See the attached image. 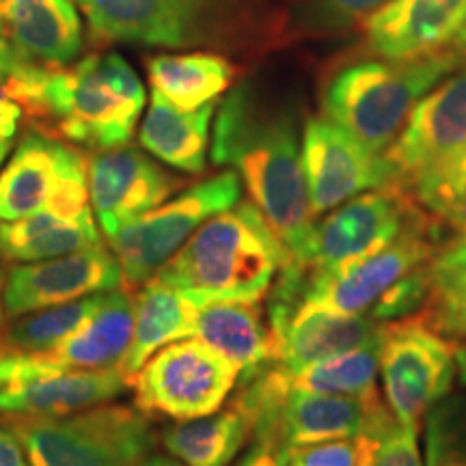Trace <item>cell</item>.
Here are the masks:
<instances>
[{"mask_svg":"<svg viewBox=\"0 0 466 466\" xmlns=\"http://www.w3.org/2000/svg\"><path fill=\"white\" fill-rule=\"evenodd\" d=\"M434 261L439 264H462L466 266V229L456 231V236L447 238L442 242L439 253H436Z\"/></svg>","mask_w":466,"mask_h":466,"instance_id":"obj_40","label":"cell"},{"mask_svg":"<svg viewBox=\"0 0 466 466\" xmlns=\"http://www.w3.org/2000/svg\"><path fill=\"white\" fill-rule=\"evenodd\" d=\"M242 184L233 168L188 186L162 206L115 233L110 250L124 272V285L137 289L151 281L192 233L217 214L240 201Z\"/></svg>","mask_w":466,"mask_h":466,"instance_id":"obj_7","label":"cell"},{"mask_svg":"<svg viewBox=\"0 0 466 466\" xmlns=\"http://www.w3.org/2000/svg\"><path fill=\"white\" fill-rule=\"evenodd\" d=\"M442 229L445 227L430 217L365 258L333 270L307 275L296 307L367 316L384 291L436 258L445 242Z\"/></svg>","mask_w":466,"mask_h":466,"instance_id":"obj_12","label":"cell"},{"mask_svg":"<svg viewBox=\"0 0 466 466\" xmlns=\"http://www.w3.org/2000/svg\"><path fill=\"white\" fill-rule=\"evenodd\" d=\"M0 39L20 61L66 67L83 52V14L74 0H0Z\"/></svg>","mask_w":466,"mask_h":466,"instance_id":"obj_18","label":"cell"},{"mask_svg":"<svg viewBox=\"0 0 466 466\" xmlns=\"http://www.w3.org/2000/svg\"><path fill=\"white\" fill-rule=\"evenodd\" d=\"M384 326L365 313L296 307L275 335V363L294 378L319 360L382 339Z\"/></svg>","mask_w":466,"mask_h":466,"instance_id":"obj_21","label":"cell"},{"mask_svg":"<svg viewBox=\"0 0 466 466\" xmlns=\"http://www.w3.org/2000/svg\"><path fill=\"white\" fill-rule=\"evenodd\" d=\"M456 378L466 389V343H458L456 346Z\"/></svg>","mask_w":466,"mask_h":466,"instance_id":"obj_45","label":"cell"},{"mask_svg":"<svg viewBox=\"0 0 466 466\" xmlns=\"http://www.w3.org/2000/svg\"><path fill=\"white\" fill-rule=\"evenodd\" d=\"M425 218L430 214L410 190L400 184L380 186L313 220L305 247L294 261L307 275L333 270L387 247Z\"/></svg>","mask_w":466,"mask_h":466,"instance_id":"obj_8","label":"cell"},{"mask_svg":"<svg viewBox=\"0 0 466 466\" xmlns=\"http://www.w3.org/2000/svg\"><path fill=\"white\" fill-rule=\"evenodd\" d=\"M432 261L425 264L410 275H406L393 288H389L380 296V300L370 309L367 316H371L378 322H395V319H404L423 311L425 302L430 299V288H432V270H430Z\"/></svg>","mask_w":466,"mask_h":466,"instance_id":"obj_35","label":"cell"},{"mask_svg":"<svg viewBox=\"0 0 466 466\" xmlns=\"http://www.w3.org/2000/svg\"><path fill=\"white\" fill-rule=\"evenodd\" d=\"M3 423L20 439L31 466H141L156 442L149 417L132 406Z\"/></svg>","mask_w":466,"mask_h":466,"instance_id":"obj_6","label":"cell"},{"mask_svg":"<svg viewBox=\"0 0 466 466\" xmlns=\"http://www.w3.org/2000/svg\"><path fill=\"white\" fill-rule=\"evenodd\" d=\"M217 104L184 110L151 91L147 113L138 130L141 147L175 171L201 175L208 167V149L212 141L209 132L214 126Z\"/></svg>","mask_w":466,"mask_h":466,"instance_id":"obj_23","label":"cell"},{"mask_svg":"<svg viewBox=\"0 0 466 466\" xmlns=\"http://www.w3.org/2000/svg\"><path fill=\"white\" fill-rule=\"evenodd\" d=\"M451 52L453 58L458 61V69H464L466 67V25L462 31H460V35L456 37V42L451 44V48L447 50Z\"/></svg>","mask_w":466,"mask_h":466,"instance_id":"obj_42","label":"cell"},{"mask_svg":"<svg viewBox=\"0 0 466 466\" xmlns=\"http://www.w3.org/2000/svg\"><path fill=\"white\" fill-rule=\"evenodd\" d=\"M151 91L177 108L195 110L217 102L240 76V66L218 52L188 50L145 58Z\"/></svg>","mask_w":466,"mask_h":466,"instance_id":"obj_24","label":"cell"},{"mask_svg":"<svg viewBox=\"0 0 466 466\" xmlns=\"http://www.w3.org/2000/svg\"><path fill=\"white\" fill-rule=\"evenodd\" d=\"M376 450V439L374 436H360V460L359 466H371Z\"/></svg>","mask_w":466,"mask_h":466,"instance_id":"obj_43","label":"cell"},{"mask_svg":"<svg viewBox=\"0 0 466 466\" xmlns=\"http://www.w3.org/2000/svg\"><path fill=\"white\" fill-rule=\"evenodd\" d=\"M456 346L458 341L434 330L419 313L384 326L382 393L401 425L419 430L428 412L450 395L456 378Z\"/></svg>","mask_w":466,"mask_h":466,"instance_id":"obj_9","label":"cell"},{"mask_svg":"<svg viewBox=\"0 0 466 466\" xmlns=\"http://www.w3.org/2000/svg\"><path fill=\"white\" fill-rule=\"evenodd\" d=\"M300 158L313 218L367 190L395 184L384 154L365 147L324 115H309L302 124Z\"/></svg>","mask_w":466,"mask_h":466,"instance_id":"obj_13","label":"cell"},{"mask_svg":"<svg viewBox=\"0 0 466 466\" xmlns=\"http://www.w3.org/2000/svg\"><path fill=\"white\" fill-rule=\"evenodd\" d=\"M96 44L259 58L288 42L283 0H74Z\"/></svg>","mask_w":466,"mask_h":466,"instance_id":"obj_2","label":"cell"},{"mask_svg":"<svg viewBox=\"0 0 466 466\" xmlns=\"http://www.w3.org/2000/svg\"><path fill=\"white\" fill-rule=\"evenodd\" d=\"M0 466H31L20 439L7 425L0 428Z\"/></svg>","mask_w":466,"mask_h":466,"instance_id":"obj_39","label":"cell"},{"mask_svg":"<svg viewBox=\"0 0 466 466\" xmlns=\"http://www.w3.org/2000/svg\"><path fill=\"white\" fill-rule=\"evenodd\" d=\"M197 305L182 291L151 279L134 296V333L121 370L134 382V376L147 360L168 343L188 339L195 333Z\"/></svg>","mask_w":466,"mask_h":466,"instance_id":"obj_25","label":"cell"},{"mask_svg":"<svg viewBox=\"0 0 466 466\" xmlns=\"http://www.w3.org/2000/svg\"><path fill=\"white\" fill-rule=\"evenodd\" d=\"M466 145V67L428 91L410 119L384 151L395 184L410 188L417 177Z\"/></svg>","mask_w":466,"mask_h":466,"instance_id":"obj_16","label":"cell"},{"mask_svg":"<svg viewBox=\"0 0 466 466\" xmlns=\"http://www.w3.org/2000/svg\"><path fill=\"white\" fill-rule=\"evenodd\" d=\"M240 371L199 339L160 348L134 376L137 408L147 417L182 421L212 415L229 400Z\"/></svg>","mask_w":466,"mask_h":466,"instance_id":"obj_11","label":"cell"},{"mask_svg":"<svg viewBox=\"0 0 466 466\" xmlns=\"http://www.w3.org/2000/svg\"><path fill=\"white\" fill-rule=\"evenodd\" d=\"M17 63H20V58H17L14 52H11L9 46L5 44L3 39H0V74L11 72V69H14Z\"/></svg>","mask_w":466,"mask_h":466,"instance_id":"obj_44","label":"cell"},{"mask_svg":"<svg viewBox=\"0 0 466 466\" xmlns=\"http://www.w3.org/2000/svg\"><path fill=\"white\" fill-rule=\"evenodd\" d=\"M359 460L360 439L329 441L294 450L288 466H359Z\"/></svg>","mask_w":466,"mask_h":466,"instance_id":"obj_37","label":"cell"},{"mask_svg":"<svg viewBox=\"0 0 466 466\" xmlns=\"http://www.w3.org/2000/svg\"><path fill=\"white\" fill-rule=\"evenodd\" d=\"M104 294H93L86 299L67 302L26 316L11 318L7 326L0 330V352L7 354H37L55 348L56 343L67 339L69 335L91 319L97 307L102 305Z\"/></svg>","mask_w":466,"mask_h":466,"instance_id":"obj_28","label":"cell"},{"mask_svg":"<svg viewBox=\"0 0 466 466\" xmlns=\"http://www.w3.org/2000/svg\"><path fill=\"white\" fill-rule=\"evenodd\" d=\"M102 244L93 209L78 217L37 212L33 217L0 223V258L31 264Z\"/></svg>","mask_w":466,"mask_h":466,"instance_id":"obj_26","label":"cell"},{"mask_svg":"<svg viewBox=\"0 0 466 466\" xmlns=\"http://www.w3.org/2000/svg\"><path fill=\"white\" fill-rule=\"evenodd\" d=\"M141 466H186V464L179 462V460L173 458V456H162V453H149V456L143 460Z\"/></svg>","mask_w":466,"mask_h":466,"instance_id":"obj_46","label":"cell"},{"mask_svg":"<svg viewBox=\"0 0 466 466\" xmlns=\"http://www.w3.org/2000/svg\"><path fill=\"white\" fill-rule=\"evenodd\" d=\"M380 341L367 343L333 359L319 360L291 378V387L309 393L348 395V398L378 400L380 371Z\"/></svg>","mask_w":466,"mask_h":466,"instance_id":"obj_29","label":"cell"},{"mask_svg":"<svg viewBox=\"0 0 466 466\" xmlns=\"http://www.w3.org/2000/svg\"><path fill=\"white\" fill-rule=\"evenodd\" d=\"M253 436V421L236 401L212 415L182 419L162 430V447L186 466H229Z\"/></svg>","mask_w":466,"mask_h":466,"instance_id":"obj_27","label":"cell"},{"mask_svg":"<svg viewBox=\"0 0 466 466\" xmlns=\"http://www.w3.org/2000/svg\"><path fill=\"white\" fill-rule=\"evenodd\" d=\"M391 0H289L288 42H326L359 31Z\"/></svg>","mask_w":466,"mask_h":466,"instance_id":"obj_30","label":"cell"},{"mask_svg":"<svg viewBox=\"0 0 466 466\" xmlns=\"http://www.w3.org/2000/svg\"><path fill=\"white\" fill-rule=\"evenodd\" d=\"M83 151L42 130H28L0 171V223L56 212H89V177Z\"/></svg>","mask_w":466,"mask_h":466,"instance_id":"obj_10","label":"cell"},{"mask_svg":"<svg viewBox=\"0 0 466 466\" xmlns=\"http://www.w3.org/2000/svg\"><path fill=\"white\" fill-rule=\"evenodd\" d=\"M393 419L384 398L360 400L291 387L281 410V436L289 451L329 441L378 439Z\"/></svg>","mask_w":466,"mask_h":466,"instance_id":"obj_20","label":"cell"},{"mask_svg":"<svg viewBox=\"0 0 466 466\" xmlns=\"http://www.w3.org/2000/svg\"><path fill=\"white\" fill-rule=\"evenodd\" d=\"M291 253L253 201H238L192 233L156 275L197 305L266 299Z\"/></svg>","mask_w":466,"mask_h":466,"instance_id":"obj_3","label":"cell"},{"mask_svg":"<svg viewBox=\"0 0 466 466\" xmlns=\"http://www.w3.org/2000/svg\"><path fill=\"white\" fill-rule=\"evenodd\" d=\"M371 466H425L419 450V430L393 419L376 439Z\"/></svg>","mask_w":466,"mask_h":466,"instance_id":"obj_36","label":"cell"},{"mask_svg":"<svg viewBox=\"0 0 466 466\" xmlns=\"http://www.w3.org/2000/svg\"><path fill=\"white\" fill-rule=\"evenodd\" d=\"M291 451L283 442L281 428L255 430L244 456L233 466H288Z\"/></svg>","mask_w":466,"mask_h":466,"instance_id":"obj_38","label":"cell"},{"mask_svg":"<svg viewBox=\"0 0 466 466\" xmlns=\"http://www.w3.org/2000/svg\"><path fill=\"white\" fill-rule=\"evenodd\" d=\"M14 127H7L0 124V171H3L5 162H7L11 149H14V138H15Z\"/></svg>","mask_w":466,"mask_h":466,"instance_id":"obj_41","label":"cell"},{"mask_svg":"<svg viewBox=\"0 0 466 466\" xmlns=\"http://www.w3.org/2000/svg\"><path fill=\"white\" fill-rule=\"evenodd\" d=\"M425 466H466V398L453 395L425 417Z\"/></svg>","mask_w":466,"mask_h":466,"instance_id":"obj_33","label":"cell"},{"mask_svg":"<svg viewBox=\"0 0 466 466\" xmlns=\"http://www.w3.org/2000/svg\"><path fill=\"white\" fill-rule=\"evenodd\" d=\"M302 126L294 104L275 102L253 80L227 91L212 132V160L231 167L250 201L291 253L300 255L313 212L300 158Z\"/></svg>","mask_w":466,"mask_h":466,"instance_id":"obj_1","label":"cell"},{"mask_svg":"<svg viewBox=\"0 0 466 466\" xmlns=\"http://www.w3.org/2000/svg\"><path fill=\"white\" fill-rule=\"evenodd\" d=\"M121 285L124 272L119 261L102 244L61 258L17 264L5 279V316L20 318Z\"/></svg>","mask_w":466,"mask_h":466,"instance_id":"obj_15","label":"cell"},{"mask_svg":"<svg viewBox=\"0 0 466 466\" xmlns=\"http://www.w3.org/2000/svg\"><path fill=\"white\" fill-rule=\"evenodd\" d=\"M432 288L423 311L425 322L453 341L466 339V266L432 259Z\"/></svg>","mask_w":466,"mask_h":466,"instance_id":"obj_32","label":"cell"},{"mask_svg":"<svg viewBox=\"0 0 466 466\" xmlns=\"http://www.w3.org/2000/svg\"><path fill=\"white\" fill-rule=\"evenodd\" d=\"M5 279H7V272L0 268V330H3L5 326Z\"/></svg>","mask_w":466,"mask_h":466,"instance_id":"obj_47","label":"cell"},{"mask_svg":"<svg viewBox=\"0 0 466 466\" xmlns=\"http://www.w3.org/2000/svg\"><path fill=\"white\" fill-rule=\"evenodd\" d=\"M145 104L147 93L127 58L96 52L50 69L37 124L83 147L116 149L132 141Z\"/></svg>","mask_w":466,"mask_h":466,"instance_id":"obj_5","label":"cell"},{"mask_svg":"<svg viewBox=\"0 0 466 466\" xmlns=\"http://www.w3.org/2000/svg\"><path fill=\"white\" fill-rule=\"evenodd\" d=\"M466 25V0H391L365 25L359 52L380 58H423L447 52Z\"/></svg>","mask_w":466,"mask_h":466,"instance_id":"obj_17","label":"cell"},{"mask_svg":"<svg viewBox=\"0 0 466 466\" xmlns=\"http://www.w3.org/2000/svg\"><path fill=\"white\" fill-rule=\"evenodd\" d=\"M458 69L451 52L423 58L350 55L330 67L319 86V115L384 154L428 91Z\"/></svg>","mask_w":466,"mask_h":466,"instance_id":"obj_4","label":"cell"},{"mask_svg":"<svg viewBox=\"0 0 466 466\" xmlns=\"http://www.w3.org/2000/svg\"><path fill=\"white\" fill-rule=\"evenodd\" d=\"M192 337L250 378L275 360V337L259 302L212 300L197 309Z\"/></svg>","mask_w":466,"mask_h":466,"instance_id":"obj_22","label":"cell"},{"mask_svg":"<svg viewBox=\"0 0 466 466\" xmlns=\"http://www.w3.org/2000/svg\"><path fill=\"white\" fill-rule=\"evenodd\" d=\"M89 201L104 236L113 238L132 220L158 208L184 186L138 147H116L93 154L86 162Z\"/></svg>","mask_w":466,"mask_h":466,"instance_id":"obj_14","label":"cell"},{"mask_svg":"<svg viewBox=\"0 0 466 466\" xmlns=\"http://www.w3.org/2000/svg\"><path fill=\"white\" fill-rule=\"evenodd\" d=\"M419 206L442 227L466 229V145L425 171L410 188Z\"/></svg>","mask_w":466,"mask_h":466,"instance_id":"obj_31","label":"cell"},{"mask_svg":"<svg viewBox=\"0 0 466 466\" xmlns=\"http://www.w3.org/2000/svg\"><path fill=\"white\" fill-rule=\"evenodd\" d=\"M121 367L52 371L0 387V421L50 419L108 404L130 387Z\"/></svg>","mask_w":466,"mask_h":466,"instance_id":"obj_19","label":"cell"},{"mask_svg":"<svg viewBox=\"0 0 466 466\" xmlns=\"http://www.w3.org/2000/svg\"><path fill=\"white\" fill-rule=\"evenodd\" d=\"M50 69L20 61L11 72L0 74V124L17 130L22 116L37 124L44 110V85Z\"/></svg>","mask_w":466,"mask_h":466,"instance_id":"obj_34","label":"cell"}]
</instances>
